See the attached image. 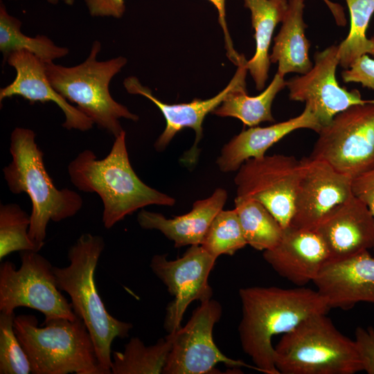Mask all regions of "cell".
<instances>
[{
    "label": "cell",
    "instance_id": "6da1fadb",
    "mask_svg": "<svg viewBox=\"0 0 374 374\" xmlns=\"http://www.w3.org/2000/svg\"><path fill=\"white\" fill-rule=\"evenodd\" d=\"M239 296L242 319L238 327L243 351L258 371L280 374L275 366L272 338L294 329L306 318L330 308L318 291L305 287H249Z\"/></svg>",
    "mask_w": 374,
    "mask_h": 374
},
{
    "label": "cell",
    "instance_id": "7a4b0ae2",
    "mask_svg": "<svg viewBox=\"0 0 374 374\" xmlns=\"http://www.w3.org/2000/svg\"><path fill=\"white\" fill-rule=\"evenodd\" d=\"M71 183L97 194L103 205L102 221L109 229L124 217L150 205L173 206L175 199L143 183L130 163L123 130L109 154L98 159L91 150L80 152L68 165Z\"/></svg>",
    "mask_w": 374,
    "mask_h": 374
},
{
    "label": "cell",
    "instance_id": "3957f363",
    "mask_svg": "<svg viewBox=\"0 0 374 374\" xmlns=\"http://www.w3.org/2000/svg\"><path fill=\"white\" fill-rule=\"evenodd\" d=\"M10 152L12 161L3 169L4 179L13 194L28 195L32 204L29 236L43 247L48 222L74 216L82 206V197L74 190L55 186L33 130L15 127L10 136Z\"/></svg>",
    "mask_w": 374,
    "mask_h": 374
},
{
    "label": "cell",
    "instance_id": "277c9868",
    "mask_svg": "<svg viewBox=\"0 0 374 374\" xmlns=\"http://www.w3.org/2000/svg\"><path fill=\"white\" fill-rule=\"evenodd\" d=\"M104 248L103 237L83 233L69 249V265L53 266V272L58 289L69 295L75 314L87 327L100 364L110 374L112 341L128 337L132 325L112 316L98 292L94 274Z\"/></svg>",
    "mask_w": 374,
    "mask_h": 374
},
{
    "label": "cell",
    "instance_id": "5b68a950",
    "mask_svg": "<svg viewBox=\"0 0 374 374\" xmlns=\"http://www.w3.org/2000/svg\"><path fill=\"white\" fill-rule=\"evenodd\" d=\"M37 324L31 314L16 316L14 321L33 374H108L82 319L55 317L44 320L42 326Z\"/></svg>",
    "mask_w": 374,
    "mask_h": 374
},
{
    "label": "cell",
    "instance_id": "8992f818",
    "mask_svg": "<svg viewBox=\"0 0 374 374\" xmlns=\"http://www.w3.org/2000/svg\"><path fill=\"white\" fill-rule=\"evenodd\" d=\"M327 313L313 314L284 334L274 347L280 374H354L363 371L354 340Z\"/></svg>",
    "mask_w": 374,
    "mask_h": 374
},
{
    "label": "cell",
    "instance_id": "52a82bcc",
    "mask_svg": "<svg viewBox=\"0 0 374 374\" xmlns=\"http://www.w3.org/2000/svg\"><path fill=\"white\" fill-rule=\"evenodd\" d=\"M100 49V42L94 41L83 62L70 67L46 62V71L53 87L60 94L76 104L94 124L115 138L123 131L121 118L137 121L139 116L116 101L109 91L112 79L126 64L127 59L120 56L99 61L97 57Z\"/></svg>",
    "mask_w": 374,
    "mask_h": 374
},
{
    "label": "cell",
    "instance_id": "ba28073f",
    "mask_svg": "<svg viewBox=\"0 0 374 374\" xmlns=\"http://www.w3.org/2000/svg\"><path fill=\"white\" fill-rule=\"evenodd\" d=\"M309 157L352 179L374 167V100L338 113L318 132Z\"/></svg>",
    "mask_w": 374,
    "mask_h": 374
},
{
    "label": "cell",
    "instance_id": "9c48e42d",
    "mask_svg": "<svg viewBox=\"0 0 374 374\" xmlns=\"http://www.w3.org/2000/svg\"><path fill=\"white\" fill-rule=\"evenodd\" d=\"M21 267L10 261L0 265V312L12 313L18 307L42 312L45 320L63 317L77 318L71 303L56 285L53 266L33 251H19Z\"/></svg>",
    "mask_w": 374,
    "mask_h": 374
},
{
    "label": "cell",
    "instance_id": "30bf717a",
    "mask_svg": "<svg viewBox=\"0 0 374 374\" xmlns=\"http://www.w3.org/2000/svg\"><path fill=\"white\" fill-rule=\"evenodd\" d=\"M301 161L280 154L245 161L234 178L237 196L263 204L283 229L290 226L301 174Z\"/></svg>",
    "mask_w": 374,
    "mask_h": 374
},
{
    "label": "cell",
    "instance_id": "8fae6325",
    "mask_svg": "<svg viewBox=\"0 0 374 374\" xmlns=\"http://www.w3.org/2000/svg\"><path fill=\"white\" fill-rule=\"evenodd\" d=\"M221 315L222 307L217 301L211 299L200 302L184 327L168 333L171 348L162 373H215L218 363L258 371L255 366L226 357L215 345L213 330Z\"/></svg>",
    "mask_w": 374,
    "mask_h": 374
},
{
    "label": "cell",
    "instance_id": "7c38bea8",
    "mask_svg": "<svg viewBox=\"0 0 374 374\" xmlns=\"http://www.w3.org/2000/svg\"><path fill=\"white\" fill-rule=\"evenodd\" d=\"M216 259L201 245L190 246L176 260H169L165 254L152 257L150 265L152 271L174 296L164 320V328L168 333L181 327L184 312L191 302L211 299L213 290L208 276Z\"/></svg>",
    "mask_w": 374,
    "mask_h": 374
},
{
    "label": "cell",
    "instance_id": "4fadbf2b",
    "mask_svg": "<svg viewBox=\"0 0 374 374\" xmlns=\"http://www.w3.org/2000/svg\"><path fill=\"white\" fill-rule=\"evenodd\" d=\"M314 63L306 73L286 81L289 98L305 103L321 126L328 125L338 113L370 100H364L359 90H347L336 79L339 64L338 45H332L314 55Z\"/></svg>",
    "mask_w": 374,
    "mask_h": 374
},
{
    "label": "cell",
    "instance_id": "5bb4252c",
    "mask_svg": "<svg viewBox=\"0 0 374 374\" xmlns=\"http://www.w3.org/2000/svg\"><path fill=\"white\" fill-rule=\"evenodd\" d=\"M301 174L290 226L314 229L336 206L352 195V179L327 162L309 157L301 159Z\"/></svg>",
    "mask_w": 374,
    "mask_h": 374
},
{
    "label": "cell",
    "instance_id": "9a60e30c",
    "mask_svg": "<svg viewBox=\"0 0 374 374\" xmlns=\"http://www.w3.org/2000/svg\"><path fill=\"white\" fill-rule=\"evenodd\" d=\"M247 61L242 55L233 78L216 96L206 100L196 98L187 103H165L156 98L148 87L141 84L137 78L130 76L125 79L123 84L127 92L148 98L159 109L166 120V127L154 145L156 150H164L173 137L182 129L192 128L195 132V141L183 160L189 164L194 163L198 156L197 145L203 136L202 123L206 116L220 106L229 93L245 80L248 71L246 67Z\"/></svg>",
    "mask_w": 374,
    "mask_h": 374
},
{
    "label": "cell",
    "instance_id": "2e32d148",
    "mask_svg": "<svg viewBox=\"0 0 374 374\" xmlns=\"http://www.w3.org/2000/svg\"><path fill=\"white\" fill-rule=\"evenodd\" d=\"M6 62L15 69L16 77L11 83L0 89L1 103L15 96L30 103L53 102L64 115L62 123L64 128L86 132L93 127V122L53 87L46 74V62L24 50L12 52Z\"/></svg>",
    "mask_w": 374,
    "mask_h": 374
},
{
    "label": "cell",
    "instance_id": "e0dca14e",
    "mask_svg": "<svg viewBox=\"0 0 374 374\" xmlns=\"http://www.w3.org/2000/svg\"><path fill=\"white\" fill-rule=\"evenodd\" d=\"M263 258L279 276L299 287L313 282L330 260L326 244L314 229L291 226L284 229L276 247L264 251Z\"/></svg>",
    "mask_w": 374,
    "mask_h": 374
},
{
    "label": "cell",
    "instance_id": "ac0fdd59",
    "mask_svg": "<svg viewBox=\"0 0 374 374\" xmlns=\"http://www.w3.org/2000/svg\"><path fill=\"white\" fill-rule=\"evenodd\" d=\"M321 237L330 260L346 259L374 248V217L353 195L332 210L314 229Z\"/></svg>",
    "mask_w": 374,
    "mask_h": 374
},
{
    "label": "cell",
    "instance_id": "d6986e66",
    "mask_svg": "<svg viewBox=\"0 0 374 374\" xmlns=\"http://www.w3.org/2000/svg\"><path fill=\"white\" fill-rule=\"evenodd\" d=\"M313 283L330 308L346 310L359 302L374 303V257L366 251L329 261Z\"/></svg>",
    "mask_w": 374,
    "mask_h": 374
},
{
    "label": "cell",
    "instance_id": "ffe728a7",
    "mask_svg": "<svg viewBox=\"0 0 374 374\" xmlns=\"http://www.w3.org/2000/svg\"><path fill=\"white\" fill-rule=\"evenodd\" d=\"M322 126L306 106L301 114L287 121L267 127H249L232 138L221 150L216 163L224 172L237 171L251 158H261L274 144L299 129H310L318 133Z\"/></svg>",
    "mask_w": 374,
    "mask_h": 374
},
{
    "label": "cell",
    "instance_id": "44dd1931",
    "mask_svg": "<svg viewBox=\"0 0 374 374\" xmlns=\"http://www.w3.org/2000/svg\"><path fill=\"white\" fill-rule=\"evenodd\" d=\"M227 199V192L218 188L204 199L195 202L187 213L166 218L159 213L141 209L137 215L140 226L145 229H156L178 248L186 245H200L212 221L223 209Z\"/></svg>",
    "mask_w": 374,
    "mask_h": 374
},
{
    "label": "cell",
    "instance_id": "7402d4cb",
    "mask_svg": "<svg viewBox=\"0 0 374 374\" xmlns=\"http://www.w3.org/2000/svg\"><path fill=\"white\" fill-rule=\"evenodd\" d=\"M304 8V0H288L282 26L274 38L269 60L278 63L277 73L283 77L288 73L303 75L313 66L309 57L310 43L305 34Z\"/></svg>",
    "mask_w": 374,
    "mask_h": 374
},
{
    "label": "cell",
    "instance_id": "603a6c76",
    "mask_svg": "<svg viewBox=\"0 0 374 374\" xmlns=\"http://www.w3.org/2000/svg\"><path fill=\"white\" fill-rule=\"evenodd\" d=\"M251 11L252 26L255 30L256 51L247 61L246 67L253 78L256 88L261 91L268 78L270 66L269 48L276 26L282 22L287 0H244Z\"/></svg>",
    "mask_w": 374,
    "mask_h": 374
},
{
    "label": "cell",
    "instance_id": "cb8c5ba5",
    "mask_svg": "<svg viewBox=\"0 0 374 374\" xmlns=\"http://www.w3.org/2000/svg\"><path fill=\"white\" fill-rule=\"evenodd\" d=\"M286 87L284 77L276 73L269 85L259 95L250 96L246 90L245 80L237 84L222 104L212 114L222 117H233L249 127L262 122H274L272 103L279 91Z\"/></svg>",
    "mask_w": 374,
    "mask_h": 374
},
{
    "label": "cell",
    "instance_id": "d4e9b609",
    "mask_svg": "<svg viewBox=\"0 0 374 374\" xmlns=\"http://www.w3.org/2000/svg\"><path fill=\"white\" fill-rule=\"evenodd\" d=\"M234 203L247 244L255 249L265 251L279 243L284 229L263 204L239 196L235 197Z\"/></svg>",
    "mask_w": 374,
    "mask_h": 374
},
{
    "label": "cell",
    "instance_id": "484cf974",
    "mask_svg": "<svg viewBox=\"0 0 374 374\" xmlns=\"http://www.w3.org/2000/svg\"><path fill=\"white\" fill-rule=\"evenodd\" d=\"M170 348L169 335L149 346H145L139 337H132L123 352H112L111 372L113 374L162 373Z\"/></svg>",
    "mask_w": 374,
    "mask_h": 374
},
{
    "label": "cell",
    "instance_id": "4316f807",
    "mask_svg": "<svg viewBox=\"0 0 374 374\" xmlns=\"http://www.w3.org/2000/svg\"><path fill=\"white\" fill-rule=\"evenodd\" d=\"M21 21L8 13L0 4V51L4 62L8 55L19 50L27 51L45 62H53L69 54L66 47L58 46L45 35L30 37L22 33Z\"/></svg>",
    "mask_w": 374,
    "mask_h": 374
},
{
    "label": "cell",
    "instance_id": "83f0119b",
    "mask_svg": "<svg viewBox=\"0 0 374 374\" xmlns=\"http://www.w3.org/2000/svg\"><path fill=\"white\" fill-rule=\"evenodd\" d=\"M350 15L347 37L338 45L339 65L344 69L363 55L374 58V36L368 38L366 31L374 14V0H346Z\"/></svg>",
    "mask_w": 374,
    "mask_h": 374
},
{
    "label": "cell",
    "instance_id": "f1b7e54d",
    "mask_svg": "<svg viewBox=\"0 0 374 374\" xmlns=\"http://www.w3.org/2000/svg\"><path fill=\"white\" fill-rule=\"evenodd\" d=\"M30 215L15 203L0 205V260L14 251L38 252L42 247L29 236Z\"/></svg>",
    "mask_w": 374,
    "mask_h": 374
},
{
    "label": "cell",
    "instance_id": "f546056e",
    "mask_svg": "<svg viewBox=\"0 0 374 374\" xmlns=\"http://www.w3.org/2000/svg\"><path fill=\"white\" fill-rule=\"evenodd\" d=\"M247 244L242 226L234 209L222 210L207 230L201 246L211 256L233 255Z\"/></svg>",
    "mask_w": 374,
    "mask_h": 374
},
{
    "label": "cell",
    "instance_id": "4dcf8cb0",
    "mask_svg": "<svg viewBox=\"0 0 374 374\" xmlns=\"http://www.w3.org/2000/svg\"><path fill=\"white\" fill-rule=\"evenodd\" d=\"M15 312L0 314V374L32 373L29 359L14 330Z\"/></svg>",
    "mask_w": 374,
    "mask_h": 374
},
{
    "label": "cell",
    "instance_id": "1f68e13d",
    "mask_svg": "<svg viewBox=\"0 0 374 374\" xmlns=\"http://www.w3.org/2000/svg\"><path fill=\"white\" fill-rule=\"evenodd\" d=\"M344 82L360 83L363 87L374 90V58L365 54L341 72Z\"/></svg>",
    "mask_w": 374,
    "mask_h": 374
},
{
    "label": "cell",
    "instance_id": "d6a6232c",
    "mask_svg": "<svg viewBox=\"0 0 374 374\" xmlns=\"http://www.w3.org/2000/svg\"><path fill=\"white\" fill-rule=\"evenodd\" d=\"M355 342L362 364L363 371L374 374V328L357 327Z\"/></svg>",
    "mask_w": 374,
    "mask_h": 374
},
{
    "label": "cell",
    "instance_id": "836d02e7",
    "mask_svg": "<svg viewBox=\"0 0 374 374\" xmlns=\"http://www.w3.org/2000/svg\"><path fill=\"white\" fill-rule=\"evenodd\" d=\"M351 188L353 195L366 205L374 217V167L353 178Z\"/></svg>",
    "mask_w": 374,
    "mask_h": 374
},
{
    "label": "cell",
    "instance_id": "e575fe53",
    "mask_svg": "<svg viewBox=\"0 0 374 374\" xmlns=\"http://www.w3.org/2000/svg\"><path fill=\"white\" fill-rule=\"evenodd\" d=\"M89 14L93 17L121 18L125 11V0H84Z\"/></svg>",
    "mask_w": 374,
    "mask_h": 374
},
{
    "label": "cell",
    "instance_id": "d590c367",
    "mask_svg": "<svg viewBox=\"0 0 374 374\" xmlns=\"http://www.w3.org/2000/svg\"><path fill=\"white\" fill-rule=\"evenodd\" d=\"M216 8L218 12L219 23L223 30L225 46L227 51V55L229 58L235 65H238L240 61L242 55L238 54L233 48V43L229 35L227 24L226 21V10H225V1L226 0H209Z\"/></svg>",
    "mask_w": 374,
    "mask_h": 374
},
{
    "label": "cell",
    "instance_id": "8d00e7d4",
    "mask_svg": "<svg viewBox=\"0 0 374 374\" xmlns=\"http://www.w3.org/2000/svg\"><path fill=\"white\" fill-rule=\"evenodd\" d=\"M323 1L332 12L337 24L341 26H346V18L342 6L339 3H334L330 0Z\"/></svg>",
    "mask_w": 374,
    "mask_h": 374
},
{
    "label": "cell",
    "instance_id": "74e56055",
    "mask_svg": "<svg viewBox=\"0 0 374 374\" xmlns=\"http://www.w3.org/2000/svg\"><path fill=\"white\" fill-rule=\"evenodd\" d=\"M46 1H48L51 3H56L59 1H62L66 5L71 6L75 3V0H46Z\"/></svg>",
    "mask_w": 374,
    "mask_h": 374
}]
</instances>
